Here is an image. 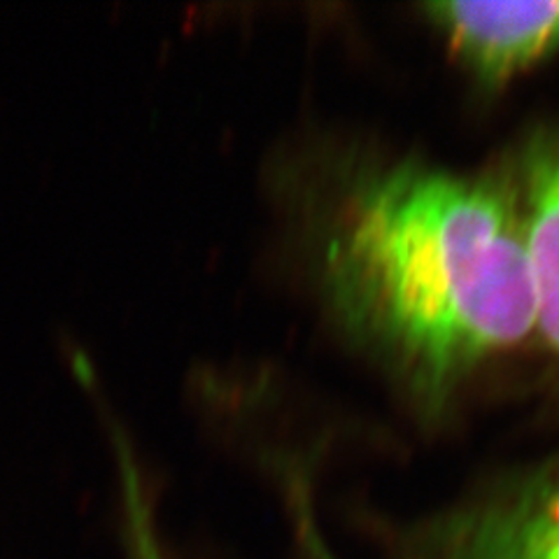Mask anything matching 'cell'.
<instances>
[{"instance_id": "1", "label": "cell", "mask_w": 559, "mask_h": 559, "mask_svg": "<svg viewBox=\"0 0 559 559\" xmlns=\"http://www.w3.org/2000/svg\"><path fill=\"white\" fill-rule=\"evenodd\" d=\"M314 292L411 404L443 413L534 338V292L506 178L419 156H364L306 224Z\"/></svg>"}, {"instance_id": "2", "label": "cell", "mask_w": 559, "mask_h": 559, "mask_svg": "<svg viewBox=\"0 0 559 559\" xmlns=\"http://www.w3.org/2000/svg\"><path fill=\"white\" fill-rule=\"evenodd\" d=\"M390 559H559V450L382 536Z\"/></svg>"}, {"instance_id": "3", "label": "cell", "mask_w": 559, "mask_h": 559, "mask_svg": "<svg viewBox=\"0 0 559 559\" xmlns=\"http://www.w3.org/2000/svg\"><path fill=\"white\" fill-rule=\"evenodd\" d=\"M423 16L483 86H506L559 55V0L427 3Z\"/></svg>"}, {"instance_id": "4", "label": "cell", "mask_w": 559, "mask_h": 559, "mask_svg": "<svg viewBox=\"0 0 559 559\" xmlns=\"http://www.w3.org/2000/svg\"><path fill=\"white\" fill-rule=\"evenodd\" d=\"M534 292V336L559 361V124L524 140L506 170Z\"/></svg>"}, {"instance_id": "5", "label": "cell", "mask_w": 559, "mask_h": 559, "mask_svg": "<svg viewBox=\"0 0 559 559\" xmlns=\"http://www.w3.org/2000/svg\"><path fill=\"white\" fill-rule=\"evenodd\" d=\"M121 489H124V527L129 559H166L159 534H156L154 527L147 497L129 454L121 462Z\"/></svg>"}, {"instance_id": "6", "label": "cell", "mask_w": 559, "mask_h": 559, "mask_svg": "<svg viewBox=\"0 0 559 559\" xmlns=\"http://www.w3.org/2000/svg\"><path fill=\"white\" fill-rule=\"evenodd\" d=\"M289 485V506H292V518L296 524V538H299V546L304 552V559H338L314 522L312 513V499L308 495V483L301 474H292L287 478Z\"/></svg>"}]
</instances>
